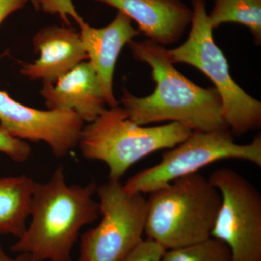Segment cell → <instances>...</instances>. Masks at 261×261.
Listing matches in <instances>:
<instances>
[{"instance_id": "3", "label": "cell", "mask_w": 261, "mask_h": 261, "mask_svg": "<svg viewBox=\"0 0 261 261\" xmlns=\"http://www.w3.org/2000/svg\"><path fill=\"white\" fill-rule=\"evenodd\" d=\"M145 233L166 250L211 238L221 197L199 172L170 182L149 193Z\"/></svg>"}, {"instance_id": "21", "label": "cell", "mask_w": 261, "mask_h": 261, "mask_svg": "<svg viewBox=\"0 0 261 261\" xmlns=\"http://www.w3.org/2000/svg\"><path fill=\"white\" fill-rule=\"evenodd\" d=\"M27 1H30L36 9H40V8H39V0H27Z\"/></svg>"}, {"instance_id": "6", "label": "cell", "mask_w": 261, "mask_h": 261, "mask_svg": "<svg viewBox=\"0 0 261 261\" xmlns=\"http://www.w3.org/2000/svg\"><path fill=\"white\" fill-rule=\"evenodd\" d=\"M168 149L158 164L136 173L124 188L149 194L221 160H243L261 167L260 135L250 143L240 145L228 129L192 132L184 142Z\"/></svg>"}, {"instance_id": "20", "label": "cell", "mask_w": 261, "mask_h": 261, "mask_svg": "<svg viewBox=\"0 0 261 261\" xmlns=\"http://www.w3.org/2000/svg\"><path fill=\"white\" fill-rule=\"evenodd\" d=\"M0 261H29V257L27 254L20 253L15 258H12L5 253L1 244H0Z\"/></svg>"}, {"instance_id": "5", "label": "cell", "mask_w": 261, "mask_h": 261, "mask_svg": "<svg viewBox=\"0 0 261 261\" xmlns=\"http://www.w3.org/2000/svg\"><path fill=\"white\" fill-rule=\"evenodd\" d=\"M191 30L186 42L167 49L174 63L195 67L214 84L222 103L223 117L233 135H241L261 126V102L247 93L230 74L227 60L215 43L205 0H192Z\"/></svg>"}, {"instance_id": "11", "label": "cell", "mask_w": 261, "mask_h": 261, "mask_svg": "<svg viewBox=\"0 0 261 261\" xmlns=\"http://www.w3.org/2000/svg\"><path fill=\"white\" fill-rule=\"evenodd\" d=\"M56 83H44L40 91L48 109L73 111L87 123L106 109L102 85L90 61L82 62Z\"/></svg>"}, {"instance_id": "18", "label": "cell", "mask_w": 261, "mask_h": 261, "mask_svg": "<svg viewBox=\"0 0 261 261\" xmlns=\"http://www.w3.org/2000/svg\"><path fill=\"white\" fill-rule=\"evenodd\" d=\"M166 249L151 239L142 240L122 261H161Z\"/></svg>"}, {"instance_id": "2", "label": "cell", "mask_w": 261, "mask_h": 261, "mask_svg": "<svg viewBox=\"0 0 261 261\" xmlns=\"http://www.w3.org/2000/svg\"><path fill=\"white\" fill-rule=\"evenodd\" d=\"M97 185H68L64 168L58 167L46 183L34 184L30 224L11 247L29 261H72L71 252L83 226L99 216L93 199Z\"/></svg>"}, {"instance_id": "16", "label": "cell", "mask_w": 261, "mask_h": 261, "mask_svg": "<svg viewBox=\"0 0 261 261\" xmlns=\"http://www.w3.org/2000/svg\"><path fill=\"white\" fill-rule=\"evenodd\" d=\"M161 261H231V252L226 244L211 237L194 245L166 250Z\"/></svg>"}, {"instance_id": "12", "label": "cell", "mask_w": 261, "mask_h": 261, "mask_svg": "<svg viewBox=\"0 0 261 261\" xmlns=\"http://www.w3.org/2000/svg\"><path fill=\"white\" fill-rule=\"evenodd\" d=\"M39 58L34 63H21L20 73L30 80L56 83L58 79L88 58L80 33L65 27H44L33 38Z\"/></svg>"}, {"instance_id": "13", "label": "cell", "mask_w": 261, "mask_h": 261, "mask_svg": "<svg viewBox=\"0 0 261 261\" xmlns=\"http://www.w3.org/2000/svg\"><path fill=\"white\" fill-rule=\"evenodd\" d=\"M126 15L149 40L169 45L177 42L191 23L192 10L181 0H94Z\"/></svg>"}, {"instance_id": "19", "label": "cell", "mask_w": 261, "mask_h": 261, "mask_svg": "<svg viewBox=\"0 0 261 261\" xmlns=\"http://www.w3.org/2000/svg\"><path fill=\"white\" fill-rule=\"evenodd\" d=\"M27 0H0V25L10 15L25 6Z\"/></svg>"}, {"instance_id": "4", "label": "cell", "mask_w": 261, "mask_h": 261, "mask_svg": "<svg viewBox=\"0 0 261 261\" xmlns=\"http://www.w3.org/2000/svg\"><path fill=\"white\" fill-rule=\"evenodd\" d=\"M192 130L179 123L145 127L128 118L124 108L105 109L84 126L80 146L85 159L102 161L109 169V179L120 181L141 159L161 149H171L184 142Z\"/></svg>"}, {"instance_id": "15", "label": "cell", "mask_w": 261, "mask_h": 261, "mask_svg": "<svg viewBox=\"0 0 261 261\" xmlns=\"http://www.w3.org/2000/svg\"><path fill=\"white\" fill-rule=\"evenodd\" d=\"M208 18L214 29L226 23L245 25L255 44L260 45L261 0H215Z\"/></svg>"}, {"instance_id": "9", "label": "cell", "mask_w": 261, "mask_h": 261, "mask_svg": "<svg viewBox=\"0 0 261 261\" xmlns=\"http://www.w3.org/2000/svg\"><path fill=\"white\" fill-rule=\"evenodd\" d=\"M84 123L73 111L34 109L0 90V128L20 140L44 141L57 159L65 157L79 146Z\"/></svg>"}, {"instance_id": "17", "label": "cell", "mask_w": 261, "mask_h": 261, "mask_svg": "<svg viewBox=\"0 0 261 261\" xmlns=\"http://www.w3.org/2000/svg\"><path fill=\"white\" fill-rule=\"evenodd\" d=\"M0 152L15 162L24 163L30 157L32 149L25 141L12 137L0 128Z\"/></svg>"}, {"instance_id": "7", "label": "cell", "mask_w": 261, "mask_h": 261, "mask_svg": "<svg viewBox=\"0 0 261 261\" xmlns=\"http://www.w3.org/2000/svg\"><path fill=\"white\" fill-rule=\"evenodd\" d=\"M96 193L102 219L82 235L78 261H122L143 240L147 199L112 180Z\"/></svg>"}, {"instance_id": "1", "label": "cell", "mask_w": 261, "mask_h": 261, "mask_svg": "<svg viewBox=\"0 0 261 261\" xmlns=\"http://www.w3.org/2000/svg\"><path fill=\"white\" fill-rule=\"evenodd\" d=\"M128 46L137 61L151 67L156 83L153 93L147 97H136L123 89L121 103L130 121L140 126L176 122L192 132L228 129L215 87L203 88L182 75L161 44L147 39L132 40Z\"/></svg>"}, {"instance_id": "14", "label": "cell", "mask_w": 261, "mask_h": 261, "mask_svg": "<svg viewBox=\"0 0 261 261\" xmlns=\"http://www.w3.org/2000/svg\"><path fill=\"white\" fill-rule=\"evenodd\" d=\"M34 184L25 175L0 177V234L20 238L27 227Z\"/></svg>"}, {"instance_id": "10", "label": "cell", "mask_w": 261, "mask_h": 261, "mask_svg": "<svg viewBox=\"0 0 261 261\" xmlns=\"http://www.w3.org/2000/svg\"><path fill=\"white\" fill-rule=\"evenodd\" d=\"M80 27V35L82 44L93 65L104 90L106 104L116 107L118 102L113 93V75L117 60L126 44H128L140 32L134 28L132 20L122 12L118 11L116 18L109 25L102 28H94L86 23L74 8L68 12Z\"/></svg>"}, {"instance_id": "8", "label": "cell", "mask_w": 261, "mask_h": 261, "mask_svg": "<svg viewBox=\"0 0 261 261\" xmlns=\"http://www.w3.org/2000/svg\"><path fill=\"white\" fill-rule=\"evenodd\" d=\"M221 206L211 237L226 244L231 261H261V195L238 171L220 168L208 178Z\"/></svg>"}]
</instances>
